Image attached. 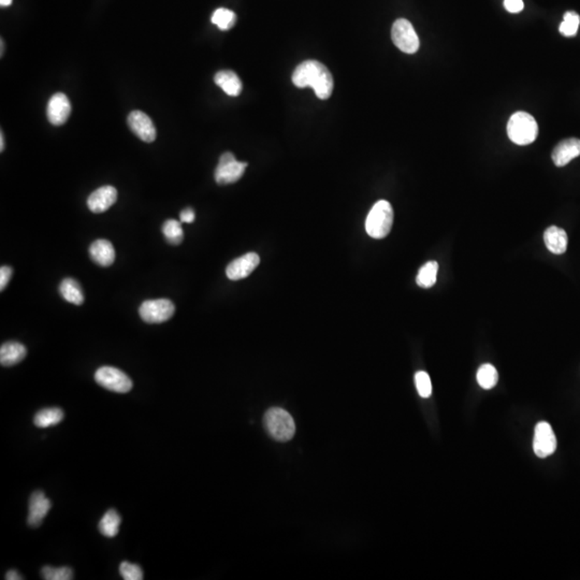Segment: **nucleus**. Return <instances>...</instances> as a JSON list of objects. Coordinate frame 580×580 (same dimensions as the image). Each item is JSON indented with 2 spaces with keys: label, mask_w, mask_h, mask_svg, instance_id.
Instances as JSON below:
<instances>
[{
  "label": "nucleus",
  "mask_w": 580,
  "mask_h": 580,
  "mask_svg": "<svg viewBox=\"0 0 580 580\" xmlns=\"http://www.w3.org/2000/svg\"><path fill=\"white\" fill-rule=\"evenodd\" d=\"M293 83L297 88H312L319 99H328L333 92L331 72L317 61H306L297 66L293 73Z\"/></svg>",
  "instance_id": "obj_1"
},
{
  "label": "nucleus",
  "mask_w": 580,
  "mask_h": 580,
  "mask_svg": "<svg viewBox=\"0 0 580 580\" xmlns=\"http://www.w3.org/2000/svg\"><path fill=\"white\" fill-rule=\"evenodd\" d=\"M264 425L269 435L275 441H289L296 433L293 416L283 408H273L266 410L264 417Z\"/></svg>",
  "instance_id": "obj_2"
},
{
  "label": "nucleus",
  "mask_w": 580,
  "mask_h": 580,
  "mask_svg": "<svg viewBox=\"0 0 580 580\" xmlns=\"http://www.w3.org/2000/svg\"><path fill=\"white\" fill-rule=\"evenodd\" d=\"M509 139L518 145H528L537 140L539 125L531 114L519 111L514 113L507 124Z\"/></svg>",
  "instance_id": "obj_3"
},
{
  "label": "nucleus",
  "mask_w": 580,
  "mask_h": 580,
  "mask_svg": "<svg viewBox=\"0 0 580 580\" xmlns=\"http://www.w3.org/2000/svg\"><path fill=\"white\" fill-rule=\"evenodd\" d=\"M393 224V209L390 203L380 200L373 205L366 219V230L373 239L388 236Z\"/></svg>",
  "instance_id": "obj_4"
},
{
  "label": "nucleus",
  "mask_w": 580,
  "mask_h": 580,
  "mask_svg": "<svg viewBox=\"0 0 580 580\" xmlns=\"http://www.w3.org/2000/svg\"><path fill=\"white\" fill-rule=\"evenodd\" d=\"M391 38L395 46L406 54H414L420 46L414 26L405 19H399L393 23Z\"/></svg>",
  "instance_id": "obj_5"
},
{
  "label": "nucleus",
  "mask_w": 580,
  "mask_h": 580,
  "mask_svg": "<svg viewBox=\"0 0 580 580\" xmlns=\"http://www.w3.org/2000/svg\"><path fill=\"white\" fill-rule=\"evenodd\" d=\"M95 380L108 390L127 393L133 389V380L127 374L113 367L99 368L95 373Z\"/></svg>",
  "instance_id": "obj_6"
},
{
  "label": "nucleus",
  "mask_w": 580,
  "mask_h": 580,
  "mask_svg": "<svg viewBox=\"0 0 580 580\" xmlns=\"http://www.w3.org/2000/svg\"><path fill=\"white\" fill-rule=\"evenodd\" d=\"M247 167V162H238L234 154L230 152L223 154L219 158V165L216 167V183L219 185L236 183L244 175Z\"/></svg>",
  "instance_id": "obj_7"
},
{
  "label": "nucleus",
  "mask_w": 580,
  "mask_h": 580,
  "mask_svg": "<svg viewBox=\"0 0 580 580\" xmlns=\"http://www.w3.org/2000/svg\"><path fill=\"white\" fill-rule=\"evenodd\" d=\"M175 306L170 300L156 299L144 301L140 306V316L147 323H162L175 315Z\"/></svg>",
  "instance_id": "obj_8"
},
{
  "label": "nucleus",
  "mask_w": 580,
  "mask_h": 580,
  "mask_svg": "<svg viewBox=\"0 0 580 580\" xmlns=\"http://www.w3.org/2000/svg\"><path fill=\"white\" fill-rule=\"evenodd\" d=\"M533 450L539 458H547L556 450V437L551 425L546 421H541L535 427Z\"/></svg>",
  "instance_id": "obj_9"
},
{
  "label": "nucleus",
  "mask_w": 580,
  "mask_h": 580,
  "mask_svg": "<svg viewBox=\"0 0 580 580\" xmlns=\"http://www.w3.org/2000/svg\"><path fill=\"white\" fill-rule=\"evenodd\" d=\"M129 128L142 141L152 143L156 139V128L150 116L142 111H133L127 118Z\"/></svg>",
  "instance_id": "obj_10"
},
{
  "label": "nucleus",
  "mask_w": 580,
  "mask_h": 580,
  "mask_svg": "<svg viewBox=\"0 0 580 580\" xmlns=\"http://www.w3.org/2000/svg\"><path fill=\"white\" fill-rule=\"evenodd\" d=\"M259 262L260 258L257 254H245L228 264L226 275L232 281H240L251 275V273L257 268Z\"/></svg>",
  "instance_id": "obj_11"
},
{
  "label": "nucleus",
  "mask_w": 580,
  "mask_h": 580,
  "mask_svg": "<svg viewBox=\"0 0 580 580\" xmlns=\"http://www.w3.org/2000/svg\"><path fill=\"white\" fill-rule=\"evenodd\" d=\"M71 113V105L69 99L63 93L53 95L46 107V115L51 124L61 126L65 124Z\"/></svg>",
  "instance_id": "obj_12"
},
{
  "label": "nucleus",
  "mask_w": 580,
  "mask_h": 580,
  "mask_svg": "<svg viewBox=\"0 0 580 580\" xmlns=\"http://www.w3.org/2000/svg\"><path fill=\"white\" fill-rule=\"evenodd\" d=\"M118 200V190L113 186L105 185L90 195L88 207L93 213L99 214L108 211Z\"/></svg>",
  "instance_id": "obj_13"
},
{
  "label": "nucleus",
  "mask_w": 580,
  "mask_h": 580,
  "mask_svg": "<svg viewBox=\"0 0 580 580\" xmlns=\"http://www.w3.org/2000/svg\"><path fill=\"white\" fill-rule=\"evenodd\" d=\"M51 504L50 499L44 494L43 491L37 490L31 495L29 499V522L31 527L41 526L46 516L50 512Z\"/></svg>",
  "instance_id": "obj_14"
},
{
  "label": "nucleus",
  "mask_w": 580,
  "mask_h": 580,
  "mask_svg": "<svg viewBox=\"0 0 580 580\" xmlns=\"http://www.w3.org/2000/svg\"><path fill=\"white\" fill-rule=\"evenodd\" d=\"M578 156H580V140L569 138L556 144L551 157L556 167H564Z\"/></svg>",
  "instance_id": "obj_15"
},
{
  "label": "nucleus",
  "mask_w": 580,
  "mask_h": 580,
  "mask_svg": "<svg viewBox=\"0 0 580 580\" xmlns=\"http://www.w3.org/2000/svg\"><path fill=\"white\" fill-rule=\"evenodd\" d=\"M90 255L93 261L101 266H110L115 260L113 245L105 239H99L90 245Z\"/></svg>",
  "instance_id": "obj_16"
},
{
  "label": "nucleus",
  "mask_w": 580,
  "mask_h": 580,
  "mask_svg": "<svg viewBox=\"0 0 580 580\" xmlns=\"http://www.w3.org/2000/svg\"><path fill=\"white\" fill-rule=\"evenodd\" d=\"M544 241H545L548 251L556 255L565 253L567 244H569L566 232L562 228L556 227V226H551L546 229L545 234H544Z\"/></svg>",
  "instance_id": "obj_17"
},
{
  "label": "nucleus",
  "mask_w": 580,
  "mask_h": 580,
  "mask_svg": "<svg viewBox=\"0 0 580 580\" xmlns=\"http://www.w3.org/2000/svg\"><path fill=\"white\" fill-rule=\"evenodd\" d=\"M214 82L229 96L237 97L242 92V82L238 75L232 70L217 72L214 78Z\"/></svg>",
  "instance_id": "obj_18"
},
{
  "label": "nucleus",
  "mask_w": 580,
  "mask_h": 580,
  "mask_svg": "<svg viewBox=\"0 0 580 580\" xmlns=\"http://www.w3.org/2000/svg\"><path fill=\"white\" fill-rule=\"evenodd\" d=\"M27 349L19 342H7L0 348V363L4 367H12L26 357Z\"/></svg>",
  "instance_id": "obj_19"
},
{
  "label": "nucleus",
  "mask_w": 580,
  "mask_h": 580,
  "mask_svg": "<svg viewBox=\"0 0 580 580\" xmlns=\"http://www.w3.org/2000/svg\"><path fill=\"white\" fill-rule=\"evenodd\" d=\"M59 293L66 301L76 306H81L84 302L83 290L73 279H65L59 285Z\"/></svg>",
  "instance_id": "obj_20"
},
{
  "label": "nucleus",
  "mask_w": 580,
  "mask_h": 580,
  "mask_svg": "<svg viewBox=\"0 0 580 580\" xmlns=\"http://www.w3.org/2000/svg\"><path fill=\"white\" fill-rule=\"evenodd\" d=\"M63 417H65V413L61 408H44V410H39L36 414L33 423H35L36 427L40 428V429H46V428L58 425L63 420Z\"/></svg>",
  "instance_id": "obj_21"
},
{
  "label": "nucleus",
  "mask_w": 580,
  "mask_h": 580,
  "mask_svg": "<svg viewBox=\"0 0 580 580\" xmlns=\"http://www.w3.org/2000/svg\"><path fill=\"white\" fill-rule=\"evenodd\" d=\"M120 522H122V518H120V514L115 509H110L101 518L98 526L99 531L103 537L112 539L118 535Z\"/></svg>",
  "instance_id": "obj_22"
},
{
  "label": "nucleus",
  "mask_w": 580,
  "mask_h": 580,
  "mask_svg": "<svg viewBox=\"0 0 580 580\" xmlns=\"http://www.w3.org/2000/svg\"><path fill=\"white\" fill-rule=\"evenodd\" d=\"M439 264L437 261H429L423 264L416 277V283L421 288H431L437 283Z\"/></svg>",
  "instance_id": "obj_23"
},
{
  "label": "nucleus",
  "mask_w": 580,
  "mask_h": 580,
  "mask_svg": "<svg viewBox=\"0 0 580 580\" xmlns=\"http://www.w3.org/2000/svg\"><path fill=\"white\" fill-rule=\"evenodd\" d=\"M477 382L482 388L489 390L492 389L499 382V374L497 369L490 363H485L477 371Z\"/></svg>",
  "instance_id": "obj_24"
},
{
  "label": "nucleus",
  "mask_w": 580,
  "mask_h": 580,
  "mask_svg": "<svg viewBox=\"0 0 580 580\" xmlns=\"http://www.w3.org/2000/svg\"><path fill=\"white\" fill-rule=\"evenodd\" d=\"M212 23L222 31H229L236 25L237 16L232 10L219 8L214 11L211 18Z\"/></svg>",
  "instance_id": "obj_25"
},
{
  "label": "nucleus",
  "mask_w": 580,
  "mask_h": 580,
  "mask_svg": "<svg viewBox=\"0 0 580 580\" xmlns=\"http://www.w3.org/2000/svg\"><path fill=\"white\" fill-rule=\"evenodd\" d=\"M162 234L166 237L167 241L172 245L181 244L184 239L181 223L175 219H168L162 225Z\"/></svg>",
  "instance_id": "obj_26"
},
{
  "label": "nucleus",
  "mask_w": 580,
  "mask_h": 580,
  "mask_svg": "<svg viewBox=\"0 0 580 580\" xmlns=\"http://www.w3.org/2000/svg\"><path fill=\"white\" fill-rule=\"evenodd\" d=\"M580 24V16L576 12L569 11L563 16L559 31L564 37H574L577 35L578 27Z\"/></svg>",
  "instance_id": "obj_27"
},
{
  "label": "nucleus",
  "mask_w": 580,
  "mask_h": 580,
  "mask_svg": "<svg viewBox=\"0 0 580 580\" xmlns=\"http://www.w3.org/2000/svg\"><path fill=\"white\" fill-rule=\"evenodd\" d=\"M41 576L46 580H71L73 579V571L68 566H43Z\"/></svg>",
  "instance_id": "obj_28"
},
{
  "label": "nucleus",
  "mask_w": 580,
  "mask_h": 580,
  "mask_svg": "<svg viewBox=\"0 0 580 580\" xmlns=\"http://www.w3.org/2000/svg\"><path fill=\"white\" fill-rule=\"evenodd\" d=\"M415 384L417 391L421 398H429L432 393V384L429 374L425 371H419L415 374Z\"/></svg>",
  "instance_id": "obj_29"
},
{
  "label": "nucleus",
  "mask_w": 580,
  "mask_h": 580,
  "mask_svg": "<svg viewBox=\"0 0 580 580\" xmlns=\"http://www.w3.org/2000/svg\"><path fill=\"white\" fill-rule=\"evenodd\" d=\"M120 573L125 580L143 579V571L138 564L133 563L122 562L120 565Z\"/></svg>",
  "instance_id": "obj_30"
},
{
  "label": "nucleus",
  "mask_w": 580,
  "mask_h": 580,
  "mask_svg": "<svg viewBox=\"0 0 580 580\" xmlns=\"http://www.w3.org/2000/svg\"><path fill=\"white\" fill-rule=\"evenodd\" d=\"M504 8L509 14H519L524 9V0H504Z\"/></svg>",
  "instance_id": "obj_31"
},
{
  "label": "nucleus",
  "mask_w": 580,
  "mask_h": 580,
  "mask_svg": "<svg viewBox=\"0 0 580 580\" xmlns=\"http://www.w3.org/2000/svg\"><path fill=\"white\" fill-rule=\"evenodd\" d=\"M12 273H14V270L10 266H3L0 269V289H1V291L7 287L8 283L11 279Z\"/></svg>",
  "instance_id": "obj_32"
},
{
  "label": "nucleus",
  "mask_w": 580,
  "mask_h": 580,
  "mask_svg": "<svg viewBox=\"0 0 580 580\" xmlns=\"http://www.w3.org/2000/svg\"><path fill=\"white\" fill-rule=\"evenodd\" d=\"M180 219H181L182 223H187L190 224L195 221L196 219V215H195V211L190 207L188 209H183L182 211L181 215H180Z\"/></svg>",
  "instance_id": "obj_33"
},
{
  "label": "nucleus",
  "mask_w": 580,
  "mask_h": 580,
  "mask_svg": "<svg viewBox=\"0 0 580 580\" xmlns=\"http://www.w3.org/2000/svg\"><path fill=\"white\" fill-rule=\"evenodd\" d=\"M6 579L7 580H21L24 579L23 576L21 574H19L16 569H10L7 574H6Z\"/></svg>",
  "instance_id": "obj_34"
},
{
  "label": "nucleus",
  "mask_w": 580,
  "mask_h": 580,
  "mask_svg": "<svg viewBox=\"0 0 580 580\" xmlns=\"http://www.w3.org/2000/svg\"><path fill=\"white\" fill-rule=\"evenodd\" d=\"M0 135V151L3 152L5 150V140H4V133L1 131Z\"/></svg>",
  "instance_id": "obj_35"
},
{
  "label": "nucleus",
  "mask_w": 580,
  "mask_h": 580,
  "mask_svg": "<svg viewBox=\"0 0 580 580\" xmlns=\"http://www.w3.org/2000/svg\"><path fill=\"white\" fill-rule=\"evenodd\" d=\"M12 4V0H0V5L1 7H9Z\"/></svg>",
  "instance_id": "obj_36"
},
{
  "label": "nucleus",
  "mask_w": 580,
  "mask_h": 580,
  "mask_svg": "<svg viewBox=\"0 0 580 580\" xmlns=\"http://www.w3.org/2000/svg\"><path fill=\"white\" fill-rule=\"evenodd\" d=\"M4 54V41L1 40V55Z\"/></svg>",
  "instance_id": "obj_37"
}]
</instances>
